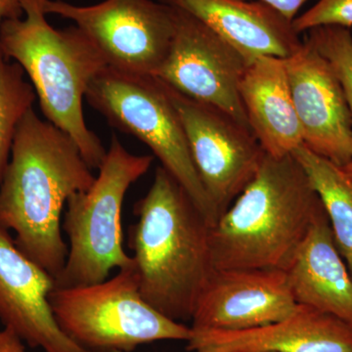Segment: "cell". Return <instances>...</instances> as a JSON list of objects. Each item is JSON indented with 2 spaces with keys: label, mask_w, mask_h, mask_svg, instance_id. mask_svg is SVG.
Here are the masks:
<instances>
[{
  "label": "cell",
  "mask_w": 352,
  "mask_h": 352,
  "mask_svg": "<svg viewBox=\"0 0 352 352\" xmlns=\"http://www.w3.org/2000/svg\"><path fill=\"white\" fill-rule=\"evenodd\" d=\"M45 2L23 0L24 16L0 25V48L29 78L46 120L68 134L89 168L98 170L107 150L88 129L82 101L107 65L76 25L57 30L48 23Z\"/></svg>",
  "instance_id": "4"
},
{
  "label": "cell",
  "mask_w": 352,
  "mask_h": 352,
  "mask_svg": "<svg viewBox=\"0 0 352 352\" xmlns=\"http://www.w3.org/2000/svg\"><path fill=\"white\" fill-rule=\"evenodd\" d=\"M50 302L60 328L90 351L131 352L157 340L191 338V327L160 314L142 298L133 265L100 283L55 288Z\"/></svg>",
  "instance_id": "7"
},
{
  "label": "cell",
  "mask_w": 352,
  "mask_h": 352,
  "mask_svg": "<svg viewBox=\"0 0 352 352\" xmlns=\"http://www.w3.org/2000/svg\"><path fill=\"white\" fill-rule=\"evenodd\" d=\"M342 170H344V173H346L347 176L352 180V157L351 161L349 162L346 164H344V166H340Z\"/></svg>",
  "instance_id": "25"
},
{
  "label": "cell",
  "mask_w": 352,
  "mask_h": 352,
  "mask_svg": "<svg viewBox=\"0 0 352 352\" xmlns=\"http://www.w3.org/2000/svg\"><path fill=\"white\" fill-rule=\"evenodd\" d=\"M23 340L8 328L0 331V352H25Z\"/></svg>",
  "instance_id": "23"
},
{
  "label": "cell",
  "mask_w": 352,
  "mask_h": 352,
  "mask_svg": "<svg viewBox=\"0 0 352 352\" xmlns=\"http://www.w3.org/2000/svg\"><path fill=\"white\" fill-rule=\"evenodd\" d=\"M91 168L68 134L31 109L16 132L0 183V226L28 258L56 278L68 256L62 214L74 194L94 184Z\"/></svg>",
  "instance_id": "1"
},
{
  "label": "cell",
  "mask_w": 352,
  "mask_h": 352,
  "mask_svg": "<svg viewBox=\"0 0 352 352\" xmlns=\"http://www.w3.org/2000/svg\"><path fill=\"white\" fill-rule=\"evenodd\" d=\"M285 64L302 144L344 166L352 157L351 116L330 65L307 39Z\"/></svg>",
  "instance_id": "12"
},
{
  "label": "cell",
  "mask_w": 352,
  "mask_h": 352,
  "mask_svg": "<svg viewBox=\"0 0 352 352\" xmlns=\"http://www.w3.org/2000/svg\"><path fill=\"white\" fill-rule=\"evenodd\" d=\"M111 352H124V351H111ZM192 352H199V351H192Z\"/></svg>",
  "instance_id": "26"
},
{
  "label": "cell",
  "mask_w": 352,
  "mask_h": 352,
  "mask_svg": "<svg viewBox=\"0 0 352 352\" xmlns=\"http://www.w3.org/2000/svg\"><path fill=\"white\" fill-rule=\"evenodd\" d=\"M173 8V43L154 76L185 96L221 109L250 127L239 90L249 62L207 25L182 9Z\"/></svg>",
  "instance_id": "10"
},
{
  "label": "cell",
  "mask_w": 352,
  "mask_h": 352,
  "mask_svg": "<svg viewBox=\"0 0 352 352\" xmlns=\"http://www.w3.org/2000/svg\"><path fill=\"white\" fill-rule=\"evenodd\" d=\"M187 349L199 352H352V327L316 308L298 305L270 325L245 331L192 330Z\"/></svg>",
  "instance_id": "14"
},
{
  "label": "cell",
  "mask_w": 352,
  "mask_h": 352,
  "mask_svg": "<svg viewBox=\"0 0 352 352\" xmlns=\"http://www.w3.org/2000/svg\"><path fill=\"white\" fill-rule=\"evenodd\" d=\"M25 76L19 65L8 59L0 48V183L20 122L36 100V91Z\"/></svg>",
  "instance_id": "19"
},
{
  "label": "cell",
  "mask_w": 352,
  "mask_h": 352,
  "mask_svg": "<svg viewBox=\"0 0 352 352\" xmlns=\"http://www.w3.org/2000/svg\"><path fill=\"white\" fill-rule=\"evenodd\" d=\"M307 41L318 51L339 80L351 116L352 124V34L340 25H321L307 31Z\"/></svg>",
  "instance_id": "20"
},
{
  "label": "cell",
  "mask_w": 352,
  "mask_h": 352,
  "mask_svg": "<svg viewBox=\"0 0 352 352\" xmlns=\"http://www.w3.org/2000/svg\"><path fill=\"white\" fill-rule=\"evenodd\" d=\"M151 155H133L113 135L98 175L87 191L67 201L62 228L69 239L66 263L55 288L100 283L111 271L131 267L122 247V208L127 190L149 170Z\"/></svg>",
  "instance_id": "5"
},
{
  "label": "cell",
  "mask_w": 352,
  "mask_h": 352,
  "mask_svg": "<svg viewBox=\"0 0 352 352\" xmlns=\"http://www.w3.org/2000/svg\"><path fill=\"white\" fill-rule=\"evenodd\" d=\"M240 97L248 122L264 152L271 157L293 154L302 144L285 59L263 56L248 65Z\"/></svg>",
  "instance_id": "17"
},
{
  "label": "cell",
  "mask_w": 352,
  "mask_h": 352,
  "mask_svg": "<svg viewBox=\"0 0 352 352\" xmlns=\"http://www.w3.org/2000/svg\"><path fill=\"white\" fill-rule=\"evenodd\" d=\"M286 272L298 305L332 314L352 327V276L324 208Z\"/></svg>",
  "instance_id": "16"
},
{
  "label": "cell",
  "mask_w": 352,
  "mask_h": 352,
  "mask_svg": "<svg viewBox=\"0 0 352 352\" xmlns=\"http://www.w3.org/2000/svg\"><path fill=\"white\" fill-rule=\"evenodd\" d=\"M293 25L298 34L321 25L352 27V0H319L311 8L296 17Z\"/></svg>",
  "instance_id": "21"
},
{
  "label": "cell",
  "mask_w": 352,
  "mask_h": 352,
  "mask_svg": "<svg viewBox=\"0 0 352 352\" xmlns=\"http://www.w3.org/2000/svg\"><path fill=\"white\" fill-rule=\"evenodd\" d=\"M134 214L138 221L129 227V245L141 296L171 320H191L214 271L212 226L162 166Z\"/></svg>",
  "instance_id": "2"
},
{
  "label": "cell",
  "mask_w": 352,
  "mask_h": 352,
  "mask_svg": "<svg viewBox=\"0 0 352 352\" xmlns=\"http://www.w3.org/2000/svg\"><path fill=\"white\" fill-rule=\"evenodd\" d=\"M23 0H0V25L6 20L24 16Z\"/></svg>",
  "instance_id": "24"
},
{
  "label": "cell",
  "mask_w": 352,
  "mask_h": 352,
  "mask_svg": "<svg viewBox=\"0 0 352 352\" xmlns=\"http://www.w3.org/2000/svg\"><path fill=\"white\" fill-rule=\"evenodd\" d=\"M182 9L207 25L249 63L258 57L287 59L303 41L293 21L261 1L249 0H159Z\"/></svg>",
  "instance_id": "15"
},
{
  "label": "cell",
  "mask_w": 352,
  "mask_h": 352,
  "mask_svg": "<svg viewBox=\"0 0 352 352\" xmlns=\"http://www.w3.org/2000/svg\"><path fill=\"white\" fill-rule=\"evenodd\" d=\"M85 99L110 126L145 143L214 226L219 215L201 182L179 113L161 80L106 67L88 85Z\"/></svg>",
  "instance_id": "6"
},
{
  "label": "cell",
  "mask_w": 352,
  "mask_h": 352,
  "mask_svg": "<svg viewBox=\"0 0 352 352\" xmlns=\"http://www.w3.org/2000/svg\"><path fill=\"white\" fill-rule=\"evenodd\" d=\"M164 85L179 113L201 182L220 217L258 175L266 153L251 129L230 113Z\"/></svg>",
  "instance_id": "9"
},
{
  "label": "cell",
  "mask_w": 352,
  "mask_h": 352,
  "mask_svg": "<svg viewBox=\"0 0 352 352\" xmlns=\"http://www.w3.org/2000/svg\"><path fill=\"white\" fill-rule=\"evenodd\" d=\"M44 11L73 21L109 68L131 75L154 76L175 34L173 7L153 0H105L91 6L46 0Z\"/></svg>",
  "instance_id": "8"
},
{
  "label": "cell",
  "mask_w": 352,
  "mask_h": 352,
  "mask_svg": "<svg viewBox=\"0 0 352 352\" xmlns=\"http://www.w3.org/2000/svg\"><path fill=\"white\" fill-rule=\"evenodd\" d=\"M55 278L21 251L0 226V321L30 346L45 352H94L60 328L50 302Z\"/></svg>",
  "instance_id": "13"
},
{
  "label": "cell",
  "mask_w": 352,
  "mask_h": 352,
  "mask_svg": "<svg viewBox=\"0 0 352 352\" xmlns=\"http://www.w3.org/2000/svg\"><path fill=\"white\" fill-rule=\"evenodd\" d=\"M322 208L293 154H265L254 180L210 227L214 270H288Z\"/></svg>",
  "instance_id": "3"
},
{
  "label": "cell",
  "mask_w": 352,
  "mask_h": 352,
  "mask_svg": "<svg viewBox=\"0 0 352 352\" xmlns=\"http://www.w3.org/2000/svg\"><path fill=\"white\" fill-rule=\"evenodd\" d=\"M327 214L336 245L352 276V180L340 166L303 144L293 152Z\"/></svg>",
  "instance_id": "18"
},
{
  "label": "cell",
  "mask_w": 352,
  "mask_h": 352,
  "mask_svg": "<svg viewBox=\"0 0 352 352\" xmlns=\"http://www.w3.org/2000/svg\"><path fill=\"white\" fill-rule=\"evenodd\" d=\"M296 307L286 271L214 270L197 302L191 329L251 330L286 318Z\"/></svg>",
  "instance_id": "11"
},
{
  "label": "cell",
  "mask_w": 352,
  "mask_h": 352,
  "mask_svg": "<svg viewBox=\"0 0 352 352\" xmlns=\"http://www.w3.org/2000/svg\"><path fill=\"white\" fill-rule=\"evenodd\" d=\"M276 9L278 12L288 18L289 20L294 21L300 9L308 1V0H258Z\"/></svg>",
  "instance_id": "22"
}]
</instances>
